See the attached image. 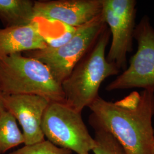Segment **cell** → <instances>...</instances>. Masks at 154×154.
I'll list each match as a JSON object with an SVG mask.
<instances>
[{
  "label": "cell",
  "mask_w": 154,
  "mask_h": 154,
  "mask_svg": "<svg viewBox=\"0 0 154 154\" xmlns=\"http://www.w3.org/2000/svg\"><path fill=\"white\" fill-rule=\"evenodd\" d=\"M88 107L90 125L110 132L125 154H153L154 91H133L116 102L99 96Z\"/></svg>",
  "instance_id": "cell-1"
},
{
  "label": "cell",
  "mask_w": 154,
  "mask_h": 154,
  "mask_svg": "<svg viewBox=\"0 0 154 154\" xmlns=\"http://www.w3.org/2000/svg\"><path fill=\"white\" fill-rule=\"evenodd\" d=\"M111 37L107 25L88 52L61 83L65 103L81 113L97 99L100 86L108 77L119 74L115 63L107 61L106 50Z\"/></svg>",
  "instance_id": "cell-2"
},
{
  "label": "cell",
  "mask_w": 154,
  "mask_h": 154,
  "mask_svg": "<svg viewBox=\"0 0 154 154\" xmlns=\"http://www.w3.org/2000/svg\"><path fill=\"white\" fill-rule=\"evenodd\" d=\"M0 89L5 95H36L65 102L61 85L49 67L22 53L0 60Z\"/></svg>",
  "instance_id": "cell-3"
},
{
  "label": "cell",
  "mask_w": 154,
  "mask_h": 154,
  "mask_svg": "<svg viewBox=\"0 0 154 154\" xmlns=\"http://www.w3.org/2000/svg\"><path fill=\"white\" fill-rule=\"evenodd\" d=\"M106 25L101 13L91 21L78 27L71 39L60 47H46L25 52V55L46 65L57 81L61 85L93 46Z\"/></svg>",
  "instance_id": "cell-4"
},
{
  "label": "cell",
  "mask_w": 154,
  "mask_h": 154,
  "mask_svg": "<svg viewBox=\"0 0 154 154\" xmlns=\"http://www.w3.org/2000/svg\"><path fill=\"white\" fill-rule=\"evenodd\" d=\"M42 130L51 143L77 154H90L95 145L81 113L64 102L50 103L43 117Z\"/></svg>",
  "instance_id": "cell-5"
},
{
  "label": "cell",
  "mask_w": 154,
  "mask_h": 154,
  "mask_svg": "<svg viewBox=\"0 0 154 154\" xmlns=\"http://www.w3.org/2000/svg\"><path fill=\"white\" fill-rule=\"evenodd\" d=\"M138 49L129 66L106 88L107 91L142 88L154 92V29L147 16L136 25Z\"/></svg>",
  "instance_id": "cell-6"
},
{
  "label": "cell",
  "mask_w": 154,
  "mask_h": 154,
  "mask_svg": "<svg viewBox=\"0 0 154 154\" xmlns=\"http://www.w3.org/2000/svg\"><path fill=\"white\" fill-rule=\"evenodd\" d=\"M137 4L135 0H102V13L112 36L106 58L123 71L127 55L133 49Z\"/></svg>",
  "instance_id": "cell-7"
},
{
  "label": "cell",
  "mask_w": 154,
  "mask_h": 154,
  "mask_svg": "<svg viewBox=\"0 0 154 154\" xmlns=\"http://www.w3.org/2000/svg\"><path fill=\"white\" fill-rule=\"evenodd\" d=\"M102 0H55L35 1L36 19L62 23L66 26L78 27L99 16Z\"/></svg>",
  "instance_id": "cell-8"
},
{
  "label": "cell",
  "mask_w": 154,
  "mask_h": 154,
  "mask_svg": "<svg viewBox=\"0 0 154 154\" xmlns=\"http://www.w3.org/2000/svg\"><path fill=\"white\" fill-rule=\"evenodd\" d=\"M51 102L36 95H5V110L11 112L22 127L25 145H31L45 140L42 120Z\"/></svg>",
  "instance_id": "cell-9"
},
{
  "label": "cell",
  "mask_w": 154,
  "mask_h": 154,
  "mask_svg": "<svg viewBox=\"0 0 154 154\" xmlns=\"http://www.w3.org/2000/svg\"><path fill=\"white\" fill-rule=\"evenodd\" d=\"M46 47L38 20L27 26L0 28V60L7 56Z\"/></svg>",
  "instance_id": "cell-10"
},
{
  "label": "cell",
  "mask_w": 154,
  "mask_h": 154,
  "mask_svg": "<svg viewBox=\"0 0 154 154\" xmlns=\"http://www.w3.org/2000/svg\"><path fill=\"white\" fill-rule=\"evenodd\" d=\"M35 1L0 0V20L5 28L23 26L35 21Z\"/></svg>",
  "instance_id": "cell-11"
},
{
  "label": "cell",
  "mask_w": 154,
  "mask_h": 154,
  "mask_svg": "<svg viewBox=\"0 0 154 154\" xmlns=\"http://www.w3.org/2000/svg\"><path fill=\"white\" fill-rule=\"evenodd\" d=\"M16 118L5 110L0 114V154L24 144L22 132L18 126Z\"/></svg>",
  "instance_id": "cell-12"
},
{
  "label": "cell",
  "mask_w": 154,
  "mask_h": 154,
  "mask_svg": "<svg viewBox=\"0 0 154 154\" xmlns=\"http://www.w3.org/2000/svg\"><path fill=\"white\" fill-rule=\"evenodd\" d=\"M95 131V147L93 149L94 154H125L121 144L110 132L105 129L91 125Z\"/></svg>",
  "instance_id": "cell-13"
},
{
  "label": "cell",
  "mask_w": 154,
  "mask_h": 154,
  "mask_svg": "<svg viewBox=\"0 0 154 154\" xmlns=\"http://www.w3.org/2000/svg\"><path fill=\"white\" fill-rule=\"evenodd\" d=\"M71 150L61 148L48 140L31 145H25L22 148L9 154H72Z\"/></svg>",
  "instance_id": "cell-14"
},
{
  "label": "cell",
  "mask_w": 154,
  "mask_h": 154,
  "mask_svg": "<svg viewBox=\"0 0 154 154\" xmlns=\"http://www.w3.org/2000/svg\"><path fill=\"white\" fill-rule=\"evenodd\" d=\"M5 110L4 103V94L0 89V114Z\"/></svg>",
  "instance_id": "cell-15"
},
{
  "label": "cell",
  "mask_w": 154,
  "mask_h": 154,
  "mask_svg": "<svg viewBox=\"0 0 154 154\" xmlns=\"http://www.w3.org/2000/svg\"><path fill=\"white\" fill-rule=\"evenodd\" d=\"M153 154H154V151H153Z\"/></svg>",
  "instance_id": "cell-16"
}]
</instances>
